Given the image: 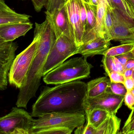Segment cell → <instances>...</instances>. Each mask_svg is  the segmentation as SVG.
<instances>
[{"label":"cell","instance_id":"cell-8","mask_svg":"<svg viewBox=\"0 0 134 134\" xmlns=\"http://www.w3.org/2000/svg\"><path fill=\"white\" fill-rule=\"evenodd\" d=\"M125 96L114 94L107 90L102 94L93 98H86L85 101L86 112L98 108L107 111L111 115H116L122 107Z\"/></svg>","mask_w":134,"mask_h":134},{"label":"cell","instance_id":"cell-14","mask_svg":"<svg viewBox=\"0 0 134 134\" xmlns=\"http://www.w3.org/2000/svg\"><path fill=\"white\" fill-rule=\"evenodd\" d=\"M111 41H108L99 36L82 44L79 46L77 54L79 53L84 58L97 55H102L109 48Z\"/></svg>","mask_w":134,"mask_h":134},{"label":"cell","instance_id":"cell-1","mask_svg":"<svg viewBox=\"0 0 134 134\" xmlns=\"http://www.w3.org/2000/svg\"><path fill=\"white\" fill-rule=\"evenodd\" d=\"M87 87V83L76 80L44 87L32 106L31 116L39 117L52 112L85 114Z\"/></svg>","mask_w":134,"mask_h":134},{"label":"cell","instance_id":"cell-20","mask_svg":"<svg viewBox=\"0 0 134 134\" xmlns=\"http://www.w3.org/2000/svg\"><path fill=\"white\" fill-rule=\"evenodd\" d=\"M111 8H116L124 15L134 20V8L127 0H106Z\"/></svg>","mask_w":134,"mask_h":134},{"label":"cell","instance_id":"cell-30","mask_svg":"<svg viewBox=\"0 0 134 134\" xmlns=\"http://www.w3.org/2000/svg\"><path fill=\"white\" fill-rule=\"evenodd\" d=\"M108 76L110 82L115 83H121L124 84L126 78L123 74L118 71L112 72Z\"/></svg>","mask_w":134,"mask_h":134},{"label":"cell","instance_id":"cell-9","mask_svg":"<svg viewBox=\"0 0 134 134\" xmlns=\"http://www.w3.org/2000/svg\"><path fill=\"white\" fill-rule=\"evenodd\" d=\"M18 47L13 41L0 42V90L7 89L8 74Z\"/></svg>","mask_w":134,"mask_h":134},{"label":"cell","instance_id":"cell-21","mask_svg":"<svg viewBox=\"0 0 134 134\" xmlns=\"http://www.w3.org/2000/svg\"><path fill=\"white\" fill-rule=\"evenodd\" d=\"M134 48V42L122 44L118 46L109 48L104 53L103 56L116 57L130 52Z\"/></svg>","mask_w":134,"mask_h":134},{"label":"cell","instance_id":"cell-39","mask_svg":"<svg viewBox=\"0 0 134 134\" xmlns=\"http://www.w3.org/2000/svg\"><path fill=\"white\" fill-rule=\"evenodd\" d=\"M127 1L131 4V5L133 6L134 8V0H127Z\"/></svg>","mask_w":134,"mask_h":134},{"label":"cell","instance_id":"cell-18","mask_svg":"<svg viewBox=\"0 0 134 134\" xmlns=\"http://www.w3.org/2000/svg\"><path fill=\"white\" fill-rule=\"evenodd\" d=\"M108 6L106 0H99L98 4L97 6L96 26L94 29V32L97 36L104 38L106 40L107 39L104 20Z\"/></svg>","mask_w":134,"mask_h":134},{"label":"cell","instance_id":"cell-32","mask_svg":"<svg viewBox=\"0 0 134 134\" xmlns=\"http://www.w3.org/2000/svg\"><path fill=\"white\" fill-rule=\"evenodd\" d=\"M35 11L40 12L44 6H46L48 0H31Z\"/></svg>","mask_w":134,"mask_h":134},{"label":"cell","instance_id":"cell-41","mask_svg":"<svg viewBox=\"0 0 134 134\" xmlns=\"http://www.w3.org/2000/svg\"><path fill=\"white\" fill-rule=\"evenodd\" d=\"M132 54V56H133V59L134 60V48L133 49L131 50V52H130Z\"/></svg>","mask_w":134,"mask_h":134},{"label":"cell","instance_id":"cell-12","mask_svg":"<svg viewBox=\"0 0 134 134\" xmlns=\"http://www.w3.org/2000/svg\"><path fill=\"white\" fill-rule=\"evenodd\" d=\"M46 14V17L49 19L52 24L56 39L62 35L72 38L65 5L60 9H57L52 14Z\"/></svg>","mask_w":134,"mask_h":134},{"label":"cell","instance_id":"cell-24","mask_svg":"<svg viewBox=\"0 0 134 134\" xmlns=\"http://www.w3.org/2000/svg\"><path fill=\"white\" fill-rule=\"evenodd\" d=\"M68 0H48L46 6L45 13L52 14L57 9H60L66 4Z\"/></svg>","mask_w":134,"mask_h":134},{"label":"cell","instance_id":"cell-17","mask_svg":"<svg viewBox=\"0 0 134 134\" xmlns=\"http://www.w3.org/2000/svg\"><path fill=\"white\" fill-rule=\"evenodd\" d=\"M121 120L116 115H110L97 128L95 134L119 133Z\"/></svg>","mask_w":134,"mask_h":134},{"label":"cell","instance_id":"cell-37","mask_svg":"<svg viewBox=\"0 0 134 134\" xmlns=\"http://www.w3.org/2000/svg\"><path fill=\"white\" fill-rule=\"evenodd\" d=\"M134 67V60H131L127 61L125 65V69H132Z\"/></svg>","mask_w":134,"mask_h":134},{"label":"cell","instance_id":"cell-16","mask_svg":"<svg viewBox=\"0 0 134 134\" xmlns=\"http://www.w3.org/2000/svg\"><path fill=\"white\" fill-rule=\"evenodd\" d=\"M110 79L106 77L93 79L87 83V98H93L106 91L110 85Z\"/></svg>","mask_w":134,"mask_h":134},{"label":"cell","instance_id":"cell-45","mask_svg":"<svg viewBox=\"0 0 134 134\" xmlns=\"http://www.w3.org/2000/svg\"><path fill=\"white\" fill-rule=\"evenodd\" d=\"M133 84H134V78H133Z\"/></svg>","mask_w":134,"mask_h":134},{"label":"cell","instance_id":"cell-34","mask_svg":"<svg viewBox=\"0 0 134 134\" xmlns=\"http://www.w3.org/2000/svg\"><path fill=\"white\" fill-rule=\"evenodd\" d=\"M124 85L127 90V91H131L134 89L133 77L131 76L126 78Z\"/></svg>","mask_w":134,"mask_h":134},{"label":"cell","instance_id":"cell-7","mask_svg":"<svg viewBox=\"0 0 134 134\" xmlns=\"http://www.w3.org/2000/svg\"><path fill=\"white\" fill-rule=\"evenodd\" d=\"M79 48L74 39L66 35H62L56 39L48 56L43 76L70 57L77 54Z\"/></svg>","mask_w":134,"mask_h":134},{"label":"cell","instance_id":"cell-23","mask_svg":"<svg viewBox=\"0 0 134 134\" xmlns=\"http://www.w3.org/2000/svg\"><path fill=\"white\" fill-rule=\"evenodd\" d=\"M73 131L66 127H52L38 131L35 134H70Z\"/></svg>","mask_w":134,"mask_h":134},{"label":"cell","instance_id":"cell-25","mask_svg":"<svg viewBox=\"0 0 134 134\" xmlns=\"http://www.w3.org/2000/svg\"><path fill=\"white\" fill-rule=\"evenodd\" d=\"M102 63L103 67L108 76L112 72L118 71L113 57L104 56Z\"/></svg>","mask_w":134,"mask_h":134},{"label":"cell","instance_id":"cell-43","mask_svg":"<svg viewBox=\"0 0 134 134\" xmlns=\"http://www.w3.org/2000/svg\"><path fill=\"white\" fill-rule=\"evenodd\" d=\"M131 92L133 94V95L134 96V89H133L131 90Z\"/></svg>","mask_w":134,"mask_h":134},{"label":"cell","instance_id":"cell-28","mask_svg":"<svg viewBox=\"0 0 134 134\" xmlns=\"http://www.w3.org/2000/svg\"><path fill=\"white\" fill-rule=\"evenodd\" d=\"M79 7L80 20H81V23L83 28V33H84L86 30L87 21L86 11L83 4V2L82 0H79Z\"/></svg>","mask_w":134,"mask_h":134},{"label":"cell","instance_id":"cell-29","mask_svg":"<svg viewBox=\"0 0 134 134\" xmlns=\"http://www.w3.org/2000/svg\"><path fill=\"white\" fill-rule=\"evenodd\" d=\"M95 129L93 126L87 123L76 128L75 132V134H95Z\"/></svg>","mask_w":134,"mask_h":134},{"label":"cell","instance_id":"cell-3","mask_svg":"<svg viewBox=\"0 0 134 134\" xmlns=\"http://www.w3.org/2000/svg\"><path fill=\"white\" fill-rule=\"evenodd\" d=\"M93 66L84 57L72 58L44 76L47 84L58 85L88 78Z\"/></svg>","mask_w":134,"mask_h":134},{"label":"cell","instance_id":"cell-15","mask_svg":"<svg viewBox=\"0 0 134 134\" xmlns=\"http://www.w3.org/2000/svg\"><path fill=\"white\" fill-rule=\"evenodd\" d=\"M31 16L18 13L12 9L5 0H0V26L16 22H30Z\"/></svg>","mask_w":134,"mask_h":134},{"label":"cell","instance_id":"cell-5","mask_svg":"<svg viewBox=\"0 0 134 134\" xmlns=\"http://www.w3.org/2000/svg\"><path fill=\"white\" fill-rule=\"evenodd\" d=\"M85 114L82 113H47L34 119L30 134H35L38 131L52 127H66L74 130L84 125L86 122Z\"/></svg>","mask_w":134,"mask_h":134},{"label":"cell","instance_id":"cell-40","mask_svg":"<svg viewBox=\"0 0 134 134\" xmlns=\"http://www.w3.org/2000/svg\"><path fill=\"white\" fill-rule=\"evenodd\" d=\"M83 1L86 3H89L91 4V0H82Z\"/></svg>","mask_w":134,"mask_h":134},{"label":"cell","instance_id":"cell-26","mask_svg":"<svg viewBox=\"0 0 134 134\" xmlns=\"http://www.w3.org/2000/svg\"><path fill=\"white\" fill-rule=\"evenodd\" d=\"M120 133L134 134V109H131V112L124 124Z\"/></svg>","mask_w":134,"mask_h":134},{"label":"cell","instance_id":"cell-2","mask_svg":"<svg viewBox=\"0 0 134 134\" xmlns=\"http://www.w3.org/2000/svg\"><path fill=\"white\" fill-rule=\"evenodd\" d=\"M35 31L39 35L37 50L24 85L19 89L16 106L27 109L30 100L35 97L41 85L43 71L49 52L56 40L55 34L48 22L37 24Z\"/></svg>","mask_w":134,"mask_h":134},{"label":"cell","instance_id":"cell-13","mask_svg":"<svg viewBox=\"0 0 134 134\" xmlns=\"http://www.w3.org/2000/svg\"><path fill=\"white\" fill-rule=\"evenodd\" d=\"M33 28L30 22H16L0 26V37L4 42H12L24 36Z\"/></svg>","mask_w":134,"mask_h":134},{"label":"cell","instance_id":"cell-35","mask_svg":"<svg viewBox=\"0 0 134 134\" xmlns=\"http://www.w3.org/2000/svg\"><path fill=\"white\" fill-rule=\"evenodd\" d=\"M114 59V61H115V64L116 67L117 68V71L118 72L123 74L124 71L126 70L125 69V66L123 65L118 60L116 57H113Z\"/></svg>","mask_w":134,"mask_h":134},{"label":"cell","instance_id":"cell-36","mask_svg":"<svg viewBox=\"0 0 134 134\" xmlns=\"http://www.w3.org/2000/svg\"><path fill=\"white\" fill-rule=\"evenodd\" d=\"M134 71L133 69H126L124 72L123 74L125 78L131 77L133 75Z\"/></svg>","mask_w":134,"mask_h":134},{"label":"cell","instance_id":"cell-31","mask_svg":"<svg viewBox=\"0 0 134 134\" xmlns=\"http://www.w3.org/2000/svg\"><path fill=\"white\" fill-rule=\"evenodd\" d=\"M124 101L126 105L131 109L134 104V96L131 91H127L125 96Z\"/></svg>","mask_w":134,"mask_h":134},{"label":"cell","instance_id":"cell-27","mask_svg":"<svg viewBox=\"0 0 134 134\" xmlns=\"http://www.w3.org/2000/svg\"><path fill=\"white\" fill-rule=\"evenodd\" d=\"M107 90L114 94L120 96H125L127 92V90L122 83H115L111 82Z\"/></svg>","mask_w":134,"mask_h":134},{"label":"cell","instance_id":"cell-44","mask_svg":"<svg viewBox=\"0 0 134 134\" xmlns=\"http://www.w3.org/2000/svg\"><path fill=\"white\" fill-rule=\"evenodd\" d=\"M134 109V104L133 105V106L132 107V108H131V109Z\"/></svg>","mask_w":134,"mask_h":134},{"label":"cell","instance_id":"cell-11","mask_svg":"<svg viewBox=\"0 0 134 134\" xmlns=\"http://www.w3.org/2000/svg\"><path fill=\"white\" fill-rule=\"evenodd\" d=\"M66 8L72 37L78 46L82 44L83 30L80 16L79 0H68Z\"/></svg>","mask_w":134,"mask_h":134},{"label":"cell","instance_id":"cell-47","mask_svg":"<svg viewBox=\"0 0 134 134\" xmlns=\"http://www.w3.org/2000/svg\"><path fill=\"white\" fill-rule=\"evenodd\" d=\"M20 1H26V0H20Z\"/></svg>","mask_w":134,"mask_h":134},{"label":"cell","instance_id":"cell-6","mask_svg":"<svg viewBox=\"0 0 134 134\" xmlns=\"http://www.w3.org/2000/svg\"><path fill=\"white\" fill-rule=\"evenodd\" d=\"M32 117L22 108L13 107L9 113L0 117V134H30Z\"/></svg>","mask_w":134,"mask_h":134},{"label":"cell","instance_id":"cell-10","mask_svg":"<svg viewBox=\"0 0 134 134\" xmlns=\"http://www.w3.org/2000/svg\"><path fill=\"white\" fill-rule=\"evenodd\" d=\"M113 23L114 37L113 40L119 41L128 37L133 31L134 20L124 15L116 8H111Z\"/></svg>","mask_w":134,"mask_h":134},{"label":"cell","instance_id":"cell-4","mask_svg":"<svg viewBox=\"0 0 134 134\" xmlns=\"http://www.w3.org/2000/svg\"><path fill=\"white\" fill-rule=\"evenodd\" d=\"M39 39V35L34 31L31 43L15 57L8 74V82L11 85L19 89L24 85L36 53Z\"/></svg>","mask_w":134,"mask_h":134},{"label":"cell","instance_id":"cell-42","mask_svg":"<svg viewBox=\"0 0 134 134\" xmlns=\"http://www.w3.org/2000/svg\"><path fill=\"white\" fill-rule=\"evenodd\" d=\"M0 42H4V40L2 39L0 37Z\"/></svg>","mask_w":134,"mask_h":134},{"label":"cell","instance_id":"cell-33","mask_svg":"<svg viewBox=\"0 0 134 134\" xmlns=\"http://www.w3.org/2000/svg\"><path fill=\"white\" fill-rule=\"evenodd\" d=\"M116 57L117 58L119 61L124 66L126 65L128 61L131 60H133V56L131 52L117 56Z\"/></svg>","mask_w":134,"mask_h":134},{"label":"cell","instance_id":"cell-22","mask_svg":"<svg viewBox=\"0 0 134 134\" xmlns=\"http://www.w3.org/2000/svg\"><path fill=\"white\" fill-rule=\"evenodd\" d=\"M104 22L106 39L111 41L113 40L114 37V30L111 8L108 5L105 14Z\"/></svg>","mask_w":134,"mask_h":134},{"label":"cell","instance_id":"cell-46","mask_svg":"<svg viewBox=\"0 0 134 134\" xmlns=\"http://www.w3.org/2000/svg\"><path fill=\"white\" fill-rule=\"evenodd\" d=\"M133 77L134 78V72H133Z\"/></svg>","mask_w":134,"mask_h":134},{"label":"cell","instance_id":"cell-19","mask_svg":"<svg viewBox=\"0 0 134 134\" xmlns=\"http://www.w3.org/2000/svg\"><path fill=\"white\" fill-rule=\"evenodd\" d=\"M111 115L108 112L100 109H93L85 112L87 123L97 128Z\"/></svg>","mask_w":134,"mask_h":134},{"label":"cell","instance_id":"cell-38","mask_svg":"<svg viewBox=\"0 0 134 134\" xmlns=\"http://www.w3.org/2000/svg\"><path fill=\"white\" fill-rule=\"evenodd\" d=\"M99 0H91V4L97 6Z\"/></svg>","mask_w":134,"mask_h":134}]
</instances>
